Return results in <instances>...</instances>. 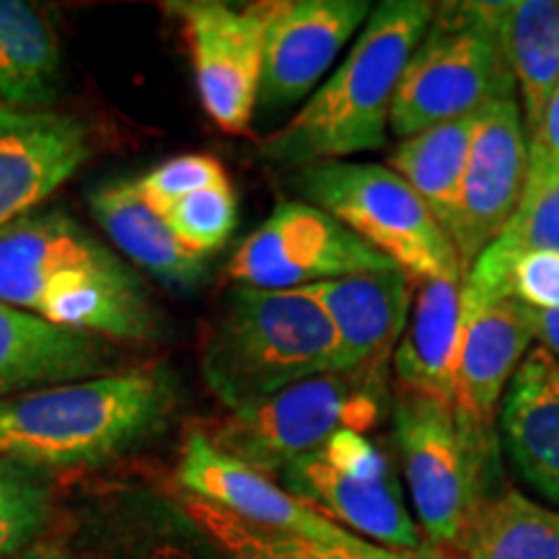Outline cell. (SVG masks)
Returning <instances> with one entry per match:
<instances>
[{"mask_svg":"<svg viewBox=\"0 0 559 559\" xmlns=\"http://www.w3.org/2000/svg\"><path fill=\"white\" fill-rule=\"evenodd\" d=\"M0 304L102 340L164 334L148 285L60 207L0 228Z\"/></svg>","mask_w":559,"mask_h":559,"instance_id":"cell-1","label":"cell"},{"mask_svg":"<svg viewBox=\"0 0 559 559\" xmlns=\"http://www.w3.org/2000/svg\"><path fill=\"white\" fill-rule=\"evenodd\" d=\"M179 402L166 368L124 370L0 400V456L34 469H88L166 430Z\"/></svg>","mask_w":559,"mask_h":559,"instance_id":"cell-2","label":"cell"},{"mask_svg":"<svg viewBox=\"0 0 559 559\" xmlns=\"http://www.w3.org/2000/svg\"><path fill=\"white\" fill-rule=\"evenodd\" d=\"M436 16L428 0H383L370 11L353 50L288 124L257 145V156L304 169L386 145L404 66Z\"/></svg>","mask_w":559,"mask_h":559,"instance_id":"cell-3","label":"cell"},{"mask_svg":"<svg viewBox=\"0 0 559 559\" xmlns=\"http://www.w3.org/2000/svg\"><path fill=\"white\" fill-rule=\"evenodd\" d=\"M200 368L215 400L236 412L340 370V342L309 296L234 285L202 340Z\"/></svg>","mask_w":559,"mask_h":559,"instance_id":"cell-4","label":"cell"},{"mask_svg":"<svg viewBox=\"0 0 559 559\" xmlns=\"http://www.w3.org/2000/svg\"><path fill=\"white\" fill-rule=\"evenodd\" d=\"M293 187L417 283L464 277L445 228L386 164L324 160L296 169Z\"/></svg>","mask_w":559,"mask_h":559,"instance_id":"cell-5","label":"cell"},{"mask_svg":"<svg viewBox=\"0 0 559 559\" xmlns=\"http://www.w3.org/2000/svg\"><path fill=\"white\" fill-rule=\"evenodd\" d=\"M386 366L334 370L236 409L213 432V445L262 474H280L324 449L340 430L373 428L386 400Z\"/></svg>","mask_w":559,"mask_h":559,"instance_id":"cell-6","label":"cell"},{"mask_svg":"<svg viewBox=\"0 0 559 559\" xmlns=\"http://www.w3.org/2000/svg\"><path fill=\"white\" fill-rule=\"evenodd\" d=\"M515 99V81L474 3L436 5L428 32L404 66L389 128L400 140Z\"/></svg>","mask_w":559,"mask_h":559,"instance_id":"cell-7","label":"cell"},{"mask_svg":"<svg viewBox=\"0 0 559 559\" xmlns=\"http://www.w3.org/2000/svg\"><path fill=\"white\" fill-rule=\"evenodd\" d=\"M394 432L425 534L438 544L464 542L474 513L487 500L492 466L459 428L451 404L400 391Z\"/></svg>","mask_w":559,"mask_h":559,"instance_id":"cell-8","label":"cell"},{"mask_svg":"<svg viewBox=\"0 0 559 559\" xmlns=\"http://www.w3.org/2000/svg\"><path fill=\"white\" fill-rule=\"evenodd\" d=\"M391 267L396 264L330 213L309 202L283 200L234 251L228 277L260 290H298Z\"/></svg>","mask_w":559,"mask_h":559,"instance_id":"cell-9","label":"cell"},{"mask_svg":"<svg viewBox=\"0 0 559 559\" xmlns=\"http://www.w3.org/2000/svg\"><path fill=\"white\" fill-rule=\"evenodd\" d=\"M166 11L181 21L205 115L223 132L247 135L260 96L267 3L179 0Z\"/></svg>","mask_w":559,"mask_h":559,"instance_id":"cell-10","label":"cell"},{"mask_svg":"<svg viewBox=\"0 0 559 559\" xmlns=\"http://www.w3.org/2000/svg\"><path fill=\"white\" fill-rule=\"evenodd\" d=\"M464 326L453 389V415L489 466L498 459V409L534 342L528 309L461 283Z\"/></svg>","mask_w":559,"mask_h":559,"instance_id":"cell-11","label":"cell"},{"mask_svg":"<svg viewBox=\"0 0 559 559\" xmlns=\"http://www.w3.org/2000/svg\"><path fill=\"white\" fill-rule=\"evenodd\" d=\"M528 148L519 99H495L477 111L456 221L449 234L464 275L519 210L528 177Z\"/></svg>","mask_w":559,"mask_h":559,"instance_id":"cell-12","label":"cell"},{"mask_svg":"<svg viewBox=\"0 0 559 559\" xmlns=\"http://www.w3.org/2000/svg\"><path fill=\"white\" fill-rule=\"evenodd\" d=\"M370 16L368 0H280L267 3L257 115L277 117L309 102L345 45Z\"/></svg>","mask_w":559,"mask_h":559,"instance_id":"cell-13","label":"cell"},{"mask_svg":"<svg viewBox=\"0 0 559 559\" xmlns=\"http://www.w3.org/2000/svg\"><path fill=\"white\" fill-rule=\"evenodd\" d=\"M177 485L190 498L205 500L226 510L249 526L272 534L298 536L319 544H355L360 536L337 526L317 513L304 500L293 498L288 489L275 485L267 474L251 469L239 459L223 453L205 432L192 430L181 449Z\"/></svg>","mask_w":559,"mask_h":559,"instance_id":"cell-14","label":"cell"},{"mask_svg":"<svg viewBox=\"0 0 559 559\" xmlns=\"http://www.w3.org/2000/svg\"><path fill=\"white\" fill-rule=\"evenodd\" d=\"M91 156L79 117L0 104V228L29 215Z\"/></svg>","mask_w":559,"mask_h":559,"instance_id":"cell-15","label":"cell"},{"mask_svg":"<svg viewBox=\"0 0 559 559\" xmlns=\"http://www.w3.org/2000/svg\"><path fill=\"white\" fill-rule=\"evenodd\" d=\"M280 479L293 498L337 526L353 528L355 536H368L386 549H423V536L404 508L391 466L373 472L342 469L321 451H313L285 466Z\"/></svg>","mask_w":559,"mask_h":559,"instance_id":"cell-16","label":"cell"},{"mask_svg":"<svg viewBox=\"0 0 559 559\" xmlns=\"http://www.w3.org/2000/svg\"><path fill=\"white\" fill-rule=\"evenodd\" d=\"M330 319L340 370L386 366L412 313V280L400 267L362 272L298 288Z\"/></svg>","mask_w":559,"mask_h":559,"instance_id":"cell-17","label":"cell"},{"mask_svg":"<svg viewBox=\"0 0 559 559\" xmlns=\"http://www.w3.org/2000/svg\"><path fill=\"white\" fill-rule=\"evenodd\" d=\"M498 430L523 481L559 502V360L549 349H528L502 396Z\"/></svg>","mask_w":559,"mask_h":559,"instance_id":"cell-18","label":"cell"},{"mask_svg":"<svg viewBox=\"0 0 559 559\" xmlns=\"http://www.w3.org/2000/svg\"><path fill=\"white\" fill-rule=\"evenodd\" d=\"M115 353L102 337L62 330L0 304V400L111 373Z\"/></svg>","mask_w":559,"mask_h":559,"instance_id":"cell-19","label":"cell"},{"mask_svg":"<svg viewBox=\"0 0 559 559\" xmlns=\"http://www.w3.org/2000/svg\"><path fill=\"white\" fill-rule=\"evenodd\" d=\"M88 207L111 243L174 293H192L207 277V257L190 251L169 223L145 205L135 179H111L88 192Z\"/></svg>","mask_w":559,"mask_h":559,"instance_id":"cell-20","label":"cell"},{"mask_svg":"<svg viewBox=\"0 0 559 559\" xmlns=\"http://www.w3.org/2000/svg\"><path fill=\"white\" fill-rule=\"evenodd\" d=\"M464 277H440L417 283L415 309L394 349V373L402 391L451 404L464 326L461 304Z\"/></svg>","mask_w":559,"mask_h":559,"instance_id":"cell-21","label":"cell"},{"mask_svg":"<svg viewBox=\"0 0 559 559\" xmlns=\"http://www.w3.org/2000/svg\"><path fill=\"white\" fill-rule=\"evenodd\" d=\"M498 39L515 81L528 140L539 128L551 91L559 83V3L557 0H500L474 3Z\"/></svg>","mask_w":559,"mask_h":559,"instance_id":"cell-22","label":"cell"},{"mask_svg":"<svg viewBox=\"0 0 559 559\" xmlns=\"http://www.w3.org/2000/svg\"><path fill=\"white\" fill-rule=\"evenodd\" d=\"M60 88V45L37 5L0 0V104L50 109Z\"/></svg>","mask_w":559,"mask_h":559,"instance_id":"cell-23","label":"cell"},{"mask_svg":"<svg viewBox=\"0 0 559 559\" xmlns=\"http://www.w3.org/2000/svg\"><path fill=\"white\" fill-rule=\"evenodd\" d=\"M474 117H461L400 140L386 166L407 181L412 192L425 202L432 218L451 234L461 200L466 156H469Z\"/></svg>","mask_w":559,"mask_h":559,"instance_id":"cell-24","label":"cell"},{"mask_svg":"<svg viewBox=\"0 0 559 559\" xmlns=\"http://www.w3.org/2000/svg\"><path fill=\"white\" fill-rule=\"evenodd\" d=\"M181 510L205 534L221 559H440L425 549L400 551L366 539L334 547V544L306 542L298 536L272 534V531L249 526L226 510L190 498V495H185Z\"/></svg>","mask_w":559,"mask_h":559,"instance_id":"cell-25","label":"cell"},{"mask_svg":"<svg viewBox=\"0 0 559 559\" xmlns=\"http://www.w3.org/2000/svg\"><path fill=\"white\" fill-rule=\"evenodd\" d=\"M464 544L469 559H559V510L510 489L481 502Z\"/></svg>","mask_w":559,"mask_h":559,"instance_id":"cell-26","label":"cell"},{"mask_svg":"<svg viewBox=\"0 0 559 559\" xmlns=\"http://www.w3.org/2000/svg\"><path fill=\"white\" fill-rule=\"evenodd\" d=\"M502 254L519 251H557L559 254V160L528 148V177L519 210L506 230L489 243ZM487 247V249H489Z\"/></svg>","mask_w":559,"mask_h":559,"instance_id":"cell-27","label":"cell"},{"mask_svg":"<svg viewBox=\"0 0 559 559\" xmlns=\"http://www.w3.org/2000/svg\"><path fill=\"white\" fill-rule=\"evenodd\" d=\"M50 506L47 472L0 456V557L19 555L39 539Z\"/></svg>","mask_w":559,"mask_h":559,"instance_id":"cell-28","label":"cell"},{"mask_svg":"<svg viewBox=\"0 0 559 559\" xmlns=\"http://www.w3.org/2000/svg\"><path fill=\"white\" fill-rule=\"evenodd\" d=\"M122 559H221L185 510L143 508L120 528Z\"/></svg>","mask_w":559,"mask_h":559,"instance_id":"cell-29","label":"cell"},{"mask_svg":"<svg viewBox=\"0 0 559 559\" xmlns=\"http://www.w3.org/2000/svg\"><path fill=\"white\" fill-rule=\"evenodd\" d=\"M164 221L187 249L210 257L223 249L239 223V202L230 181L179 200L164 213Z\"/></svg>","mask_w":559,"mask_h":559,"instance_id":"cell-30","label":"cell"},{"mask_svg":"<svg viewBox=\"0 0 559 559\" xmlns=\"http://www.w3.org/2000/svg\"><path fill=\"white\" fill-rule=\"evenodd\" d=\"M135 181L145 205L164 218L166 210L177 205L179 200L190 198L194 192L210 190V187L226 185L230 179L218 158L205 156V153H187V156L164 160V164Z\"/></svg>","mask_w":559,"mask_h":559,"instance_id":"cell-31","label":"cell"},{"mask_svg":"<svg viewBox=\"0 0 559 559\" xmlns=\"http://www.w3.org/2000/svg\"><path fill=\"white\" fill-rule=\"evenodd\" d=\"M531 145L559 160V83L557 88L551 91L539 128L531 135Z\"/></svg>","mask_w":559,"mask_h":559,"instance_id":"cell-32","label":"cell"},{"mask_svg":"<svg viewBox=\"0 0 559 559\" xmlns=\"http://www.w3.org/2000/svg\"><path fill=\"white\" fill-rule=\"evenodd\" d=\"M13 559H102L94 551H86L68 539H37L21 549Z\"/></svg>","mask_w":559,"mask_h":559,"instance_id":"cell-33","label":"cell"},{"mask_svg":"<svg viewBox=\"0 0 559 559\" xmlns=\"http://www.w3.org/2000/svg\"><path fill=\"white\" fill-rule=\"evenodd\" d=\"M531 326H534V337L542 342L544 349H549L551 355L559 360V311L539 313L528 311Z\"/></svg>","mask_w":559,"mask_h":559,"instance_id":"cell-34","label":"cell"}]
</instances>
